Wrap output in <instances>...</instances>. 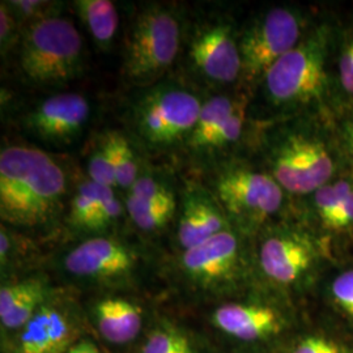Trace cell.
Listing matches in <instances>:
<instances>
[{"label": "cell", "mask_w": 353, "mask_h": 353, "mask_svg": "<svg viewBox=\"0 0 353 353\" xmlns=\"http://www.w3.org/2000/svg\"><path fill=\"white\" fill-rule=\"evenodd\" d=\"M20 331L17 353H67L77 341L68 313L48 301Z\"/></svg>", "instance_id": "15"}, {"label": "cell", "mask_w": 353, "mask_h": 353, "mask_svg": "<svg viewBox=\"0 0 353 353\" xmlns=\"http://www.w3.org/2000/svg\"><path fill=\"white\" fill-rule=\"evenodd\" d=\"M243 123H245V106L242 103H239L236 110L228 117L227 119L223 122V125L214 131V135L205 143L203 151L221 150L236 143L240 139L242 130H243Z\"/></svg>", "instance_id": "27"}, {"label": "cell", "mask_w": 353, "mask_h": 353, "mask_svg": "<svg viewBox=\"0 0 353 353\" xmlns=\"http://www.w3.org/2000/svg\"><path fill=\"white\" fill-rule=\"evenodd\" d=\"M182 30L178 16L165 6H150L137 14L127 42L123 76L128 83L148 88L174 63Z\"/></svg>", "instance_id": "4"}, {"label": "cell", "mask_w": 353, "mask_h": 353, "mask_svg": "<svg viewBox=\"0 0 353 353\" xmlns=\"http://www.w3.org/2000/svg\"><path fill=\"white\" fill-rule=\"evenodd\" d=\"M353 225V189L345 198V201L341 204L338 214H335L332 223H331V229H344Z\"/></svg>", "instance_id": "35"}, {"label": "cell", "mask_w": 353, "mask_h": 353, "mask_svg": "<svg viewBox=\"0 0 353 353\" xmlns=\"http://www.w3.org/2000/svg\"><path fill=\"white\" fill-rule=\"evenodd\" d=\"M63 168L49 153L29 145L0 152V217L12 227H45L62 211L67 194Z\"/></svg>", "instance_id": "1"}, {"label": "cell", "mask_w": 353, "mask_h": 353, "mask_svg": "<svg viewBox=\"0 0 353 353\" xmlns=\"http://www.w3.org/2000/svg\"><path fill=\"white\" fill-rule=\"evenodd\" d=\"M327 34L316 30L284 57L263 76L265 94L278 108H299L319 101L326 90Z\"/></svg>", "instance_id": "5"}, {"label": "cell", "mask_w": 353, "mask_h": 353, "mask_svg": "<svg viewBox=\"0 0 353 353\" xmlns=\"http://www.w3.org/2000/svg\"><path fill=\"white\" fill-rule=\"evenodd\" d=\"M339 79L343 89L353 96V33L345 39L339 59Z\"/></svg>", "instance_id": "33"}, {"label": "cell", "mask_w": 353, "mask_h": 353, "mask_svg": "<svg viewBox=\"0 0 353 353\" xmlns=\"http://www.w3.org/2000/svg\"><path fill=\"white\" fill-rule=\"evenodd\" d=\"M198 94L178 83H157L145 88L132 108L137 135L151 151L188 143L202 110Z\"/></svg>", "instance_id": "3"}, {"label": "cell", "mask_w": 353, "mask_h": 353, "mask_svg": "<svg viewBox=\"0 0 353 353\" xmlns=\"http://www.w3.org/2000/svg\"><path fill=\"white\" fill-rule=\"evenodd\" d=\"M239 102L227 96H214L203 102L202 110L198 117L186 145L192 151L202 152L205 143L214 135V131L223 125L230 114L236 110Z\"/></svg>", "instance_id": "20"}, {"label": "cell", "mask_w": 353, "mask_h": 353, "mask_svg": "<svg viewBox=\"0 0 353 353\" xmlns=\"http://www.w3.org/2000/svg\"><path fill=\"white\" fill-rule=\"evenodd\" d=\"M178 353H194V351H192L191 347H189V348H186V350H183V351H181V352Z\"/></svg>", "instance_id": "38"}, {"label": "cell", "mask_w": 353, "mask_h": 353, "mask_svg": "<svg viewBox=\"0 0 353 353\" xmlns=\"http://www.w3.org/2000/svg\"><path fill=\"white\" fill-rule=\"evenodd\" d=\"M270 168L284 191L305 195L327 185L335 161L318 137L294 131L275 140L270 150Z\"/></svg>", "instance_id": "6"}, {"label": "cell", "mask_w": 353, "mask_h": 353, "mask_svg": "<svg viewBox=\"0 0 353 353\" xmlns=\"http://www.w3.org/2000/svg\"><path fill=\"white\" fill-rule=\"evenodd\" d=\"M214 198L223 211L243 227H255L276 214L284 190L267 173L248 168H229L216 176Z\"/></svg>", "instance_id": "7"}, {"label": "cell", "mask_w": 353, "mask_h": 353, "mask_svg": "<svg viewBox=\"0 0 353 353\" xmlns=\"http://www.w3.org/2000/svg\"><path fill=\"white\" fill-rule=\"evenodd\" d=\"M93 319L102 338L113 344L135 339L143 325L139 306L121 297H108L96 303Z\"/></svg>", "instance_id": "18"}, {"label": "cell", "mask_w": 353, "mask_h": 353, "mask_svg": "<svg viewBox=\"0 0 353 353\" xmlns=\"http://www.w3.org/2000/svg\"><path fill=\"white\" fill-rule=\"evenodd\" d=\"M212 322L227 335L245 341L265 339L278 334L281 328L278 314L261 305H223L214 310Z\"/></svg>", "instance_id": "16"}, {"label": "cell", "mask_w": 353, "mask_h": 353, "mask_svg": "<svg viewBox=\"0 0 353 353\" xmlns=\"http://www.w3.org/2000/svg\"><path fill=\"white\" fill-rule=\"evenodd\" d=\"M293 353H341L338 344L323 336H309L297 344Z\"/></svg>", "instance_id": "34"}, {"label": "cell", "mask_w": 353, "mask_h": 353, "mask_svg": "<svg viewBox=\"0 0 353 353\" xmlns=\"http://www.w3.org/2000/svg\"><path fill=\"white\" fill-rule=\"evenodd\" d=\"M225 212L214 195L196 186L185 192L176 230L183 252L228 230Z\"/></svg>", "instance_id": "14"}, {"label": "cell", "mask_w": 353, "mask_h": 353, "mask_svg": "<svg viewBox=\"0 0 353 353\" xmlns=\"http://www.w3.org/2000/svg\"><path fill=\"white\" fill-rule=\"evenodd\" d=\"M108 189L109 188L94 183L90 179L81 182L70 202V224L79 230L88 232L92 219L100 208Z\"/></svg>", "instance_id": "22"}, {"label": "cell", "mask_w": 353, "mask_h": 353, "mask_svg": "<svg viewBox=\"0 0 353 353\" xmlns=\"http://www.w3.org/2000/svg\"><path fill=\"white\" fill-rule=\"evenodd\" d=\"M128 195L144 202L176 204L173 191L161 179L153 176H139Z\"/></svg>", "instance_id": "28"}, {"label": "cell", "mask_w": 353, "mask_h": 353, "mask_svg": "<svg viewBox=\"0 0 353 353\" xmlns=\"http://www.w3.org/2000/svg\"><path fill=\"white\" fill-rule=\"evenodd\" d=\"M176 204L161 205L143 202L137 198L127 196L126 210L134 224L143 232H157L166 227L176 214Z\"/></svg>", "instance_id": "23"}, {"label": "cell", "mask_w": 353, "mask_h": 353, "mask_svg": "<svg viewBox=\"0 0 353 353\" xmlns=\"http://www.w3.org/2000/svg\"><path fill=\"white\" fill-rule=\"evenodd\" d=\"M344 141L348 152L353 156V118L350 119L344 127Z\"/></svg>", "instance_id": "37"}, {"label": "cell", "mask_w": 353, "mask_h": 353, "mask_svg": "<svg viewBox=\"0 0 353 353\" xmlns=\"http://www.w3.org/2000/svg\"><path fill=\"white\" fill-rule=\"evenodd\" d=\"M23 36V28L16 20L11 8L8 7L7 1H1L0 6V48L1 55H7L12 50L13 46L20 41Z\"/></svg>", "instance_id": "31"}, {"label": "cell", "mask_w": 353, "mask_h": 353, "mask_svg": "<svg viewBox=\"0 0 353 353\" xmlns=\"http://www.w3.org/2000/svg\"><path fill=\"white\" fill-rule=\"evenodd\" d=\"M20 26L26 29L46 17L58 14L59 4L45 0H12L7 1Z\"/></svg>", "instance_id": "26"}, {"label": "cell", "mask_w": 353, "mask_h": 353, "mask_svg": "<svg viewBox=\"0 0 353 353\" xmlns=\"http://www.w3.org/2000/svg\"><path fill=\"white\" fill-rule=\"evenodd\" d=\"M188 55L191 68L212 84H230L242 76L240 45L227 21H207L190 36Z\"/></svg>", "instance_id": "9"}, {"label": "cell", "mask_w": 353, "mask_h": 353, "mask_svg": "<svg viewBox=\"0 0 353 353\" xmlns=\"http://www.w3.org/2000/svg\"><path fill=\"white\" fill-rule=\"evenodd\" d=\"M48 301L45 280L30 278L6 284L0 290V321L6 330H21Z\"/></svg>", "instance_id": "17"}, {"label": "cell", "mask_w": 353, "mask_h": 353, "mask_svg": "<svg viewBox=\"0 0 353 353\" xmlns=\"http://www.w3.org/2000/svg\"><path fill=\"white\" fill-rule=\"evenodd\" d=\"M19 48L20 72L33 85H63L83 70V38L59 13L23 29Z\"/></svg>", "instance_id": "2"}, {"label": "cell", "mask_w": 353, "mask_h": 353, "mask_svg": "<svg viewBox=\"0 0 353 353\" xmlns=\"http://www.w3.org/2000/svg\"><path fill=\"white\" fill-rule=\"evenodd\" d=\"M89 101L80 93H58L38 102L23 118L26 131L52 145H67L88 123Z\"/></svg>", "instance_id": "11"}, {"label": "cell", "mask_w": 353, "mask_h": 353, "mask_svg": "<svg viewBox=\"0 0 353 353\" xmlns=\"http://www.w3.org/2000/svg\"><path fill=\"white\" fill-rule=\"evenodd\" d=\"M191 347L188 338L174 327L156 328L141 345L140 353H178Z\"/></svg>", "instance_id": "25"}, {"label": "cell", "mask_w": 353, "mask_h": 353, "mask_svg": "<svg viewBox=\"0 0 353 353\" xmlns=\"http://www.w3.org/2000/svg\"><path fill=\"white\" fill-rule=\"evenodd\" d=\"M122 216V205L117 199L114 189L109 188L105 192L100 208L93 216L88 232H103L114 225Z\"/></svg>", "instance_id": "30"}, {"label": "cell", "mask_w": 353, "mask_h": 353, "mask_svg": "<svg viewBox=\"0 0 353 353\" xmlns=\"http://www.w3.org/2000/svg\"><path fill=\"white\" fill-rule=\"evenodd\" d=\"M332 296L347 314L353 316V270L339 275L332 283Z\"/></svg>", "instance_id": "32"}, {"label": "cell", "mask_w": 353, "mask_h": 353, "mask_svg": "<svg viewBox=\"0 0 353 353\" xmlns=\"http://www.w3.org/2000/svg\"><path fill=\"white\" fill-rule=\"evenodd\" d=\"M74 4L97 46L109 48L119 26V14L113 1L77 0Z\"/></svg>", "instance_id": "19"}, {"label": "cell", "mask_w": 353, "mask_h": 353, "mask_svg": "<svg viewBox=\"0 0 353 353\" xmlns=\"http://www.w3.org/2000/svg\"><path fill=\"white\" fill-rule=\"evenodd\" d=\"M301 16L290 8L276 7L252 21L239 39L242 77L263 79L281 57L303 41Z\"/></svg>", "instance_id": "8"}, {"label": "cell", "mask_w": 353, "mask_h": 353, "mask_svg": "<svg viewBox=\"0 0 353 353\" xmlns=\"http://www.w3.org/2000/svg\"><path fill=\"white\" fill-rule=\"evenodd\" d=\"M314 261L312 245L301 236L278 232L268 236L259 252V262L265 276L281 285L299 281Z\"/></svg>", "instance_id": "13"}, {"label": "cell", "mask_w": 353, "mask_h": 353, "mask_svg": "<svg viewBox=\"0 0 353 353\" xmlns=\"http://www.w3.org/2000/svg\"><path fill=\"white\" fill-rule=\"evenodd\" d=\"M352 189V182L341 179L334 183H327L314 192L316 214L326 227H331L335 214H338L341 204Z\"/></svg>", "instance_id": "24"}, {"label": "cell", "mask_w": 353, "mask_h": 353, "mask_svg": "<svg viewBox=\"0 0 353 353\" xmlns=\"http://www.w3.org/2000/svg\"><path fill=\"white\" fill-rule=\"evenodd\" d=\"M239 258V240L228 229L183 252L181 268L194 284L202 288H214L236 272Z\"/></svg>", "instance_id": "12"}, {"label": "cell", "mask_w": 353, "mask_h": 353, "mask_svg": "<svg viewBox=\"0 0 353 353\" xmlns=\"http://www.w3.org/2000/svg\"><path fill=\"white\" fill-rule=\"evenodd\" d=\"M88 174L89 179L93 181L94 183L112 189L117 186L112 160L102 137H100V139L94 145V150L89 156Z\"/></svg>", "instance_id": "29"}, {"label": "cell", "mask_w": 353, "mask_h": 353, "mask_svg": "<svg viewBox=\"0 0 353 353\" xmlns=\"http://www.w3.org/2000/svg\"><path fill=\"white\" fill-rule=\"evenodd\" d=\"M67 353H101L97 345L92 341L83 339L77 341L75 344L67 351Z\"/></svg>", "instance_id": "36"}, {"label": "cell", "mask_w": 353, "mask_h": 353, "mask_svg": "<svg viewBox=\"0 0 353 353\" xmlns=\"http://www.w3.org/2000/svg\"><path fill=\"white\" fill-rule=\"evenodd\" d=\"M138 255L126 243L110 237H94L79 243L63 259L64 270L74 278L109 284L130 278Z\"/></svg>", "instance_id": "10"}, {"label": "cell", "mask_w": 353, "mask_h": 353, "mask_svg": "<svg viewBox=\"0 0 353 353\" xmlns=\"http://www.w3.org/2000/svg\"><path fill=\"white\" fill-rule=\"evenodd\" d=\"M101 137L112 160L117 186L131 189L140 176L138 157L131 143L118 131H108Z\"/></svg>", "instance_id": "21"}]
</instances>
